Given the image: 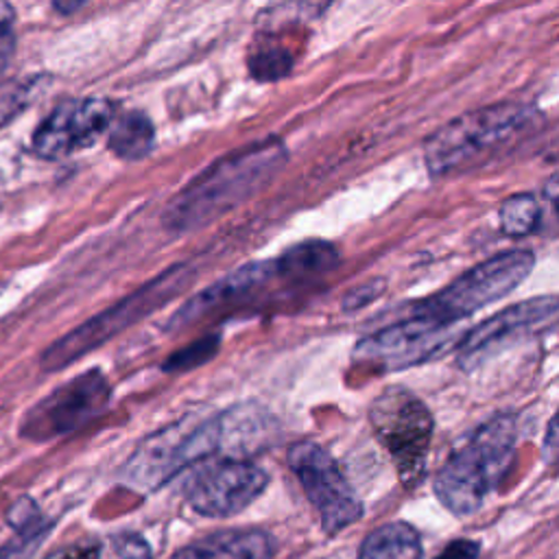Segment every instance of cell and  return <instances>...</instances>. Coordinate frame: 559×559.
Listing matches in <instances>:
<instances>
[{
    "instance_id": "cell-1",
    "label": "cell",
    "mask_w": 559,
    "mask_h": 559,
    "mask_svg": "<svg viewBox=\"0 0 559 559\" xmlns=\"http://www.w3.org/2000/svg\"><path fill=\"white\" fill-rule=\"evenodd\" d=\"M284 159V144L275 138L253 142L221 157L168 203L164 225L170 231L183 234L216 221L266 186Z\"/></svg>"
},
{
    "instance_id": "cell-2",
    "label": "cell",
    "mask_w": 559,
    "mask_h": 559,
    "mask_svg": "<svg viewBox=\"0 0 559 559\" xmlns=\"http://www.w3.org/2000/svg\"><path fill=\"white\" fill-rule=\"evenodd\" d=\"M518 443V421L498 413L456 445L435 478L439 502L454 515L476 513L507 474Z\"/></svg>"
},
{
    "instance_id": "cell-3",
    "label": "cell",
    "mask_w": 559,
    "mask_h": 559,
    "mask_svg": "<svg viewBox=\"0 0 559 559\" xmlns=\"http://www.w3.org/2000/svg\"><path fill=\"white\" fill-rule=\"evenodd\" d=\"M194 282V271L190 264H173L153 280L144 282L135 290H131L127 297L109 306L107 310H100L98 314L90 317L61 338H57L50 347L41 354V369L44 371H59L79 360L81 356L94 352L96 347L105 345L109 338L118 336L133 323L146 319L162 306H166L170 299H175L179 293H183Z\"/></svg>"
},
{
    "instance_id": "cell-4",
    "label": "cell",
    "mask_w": 559,
    "mask_h": 559,
    "mask_svg": "<svg viewBox=\"0 0 559 559\" xmlns=\"http://www.w3.org/2000/svg\"><path fill=\"white\" fill-rule=\"evenodd\" d=\"M535 122L524 105H493L450 120L426 144V164L435 177L465 170L507 148Z\"/></svg>"
},
{
    "instance_id": "cell-5",
    "label": "cell",
    "mask_w": 559,
    "mask_h": 559,
    "mask_svg": "<svg viewBox=\"0 0 559 559\" xmlns=\"http://www.w3.org/2000/svg\"><path fill=\"white\" fill-rule=\"evenodd\" d=\"M212 456L225 459L221 413L205 419L188 415L138 443L124 465L122 478L135 489L151 491L168 483L188 465Z\"/></svg>"
},
{
    "instance_id": "cell-6",
    "label": "cell",
    "mask_w": 559,
    "mask_h": 559,
    "mask_svg": "<svg viewBox=\"0 0 559 559\" xmlns=\"http://www.w3.org/2000/svg\"><path fill=\"white\" fill-rule=\"evenodd\" d=\"M533 266L535 255L528 249L500 251L459 275L443 290L415 301L408 308V314L454 325L480 308L507 297L528 277Z\"/></svg>"
},
{
    "instance_id": "cell-7",
    "label": "cell",
    "mask_w": 559,
    "mask_h": 559,
    "mask_svg": "<svg viewBox=\"0 0 559 559\" xmlns=\"http://www.w3.org/2000/svg\"><path fill=\"white\" fill-rule=\"evenodd\" d=\"M369 424L386 448L400 483L406 489L417 487L426 476L435 428L428 406L415 393L389 386L371 402Z\"/></svg>"
},
{
    "instance_id": "cell-8",
    "label": "cell",
    "mask_w": 559,
    "mask_h": 559,
    "mask_svg": "<svg viewBox=\"0 0 559 559\" xmlns=\"http://www.w3.org/2000/svg\"><path fill=\"white\" fill-rule=\"evenodd\" d=\"M286 461L293 474L299 478L310 504L317 509L321 528L328 535H336L345 526L360 520L362 504L343 476L338 463L323 445L314 441L293 443Z\"/></svg>"
},
{
    "instance_id": "cell-9",
    "label": "cell",
    "mask_w": 559,
    "mask_h": 559,
    "mask_svg": "<svg viewBox=\"0 0 559 559\" xmlns=\"http://www.w3.org/2000/svg\"><path fill=\"white\" fill-rule=\"evenodd\" d=\"M111 400V386L98 369L83 371L39 400L22 421V437L48 441L83 428L105 413Z\"/></svg>"
},
{
    "instance_id": "cell-10",
    "label": "cell",
    "mask_w": 559,
    "mask_h": 559,
    "mask_svg": "<svg viewBox=\"0 0 559 559\" xmlns=\"http://www.w3.org/2000/svg\"><path fill=\"white\" fill-rule=\"evenodd\" d=\"M557 317V297L542 295L518 301L498 310L476 328H472L456 345V365L463 371L478 369L489 356L502 352L511 341L531 334Z\"/></svg>"
},
{
    "instance_id": "cell-11",
    "label": "cell",
    "mask_w": 559,
    "mask_h": 559,
    "mask_svg": "<svg viewBox=\"0 0 559 559\" xmlns=\"http://www.w3.org/2000/svg\"><path fill=\"white\" fill-rule=\"evenodd\" d=\"M269 476L247 459H221L203 467L188 491L190 507L205 518H229L245 511L266 489Z\"/></svg>"
},
{
    "instance_id": "cell-12",
    "label": "cell",
    "mask_w": 559,
    "mask_h": 559,
    "mask_svg": "<svg viewBox=\"0 0 559 559\" xmlns=\"http://www.w3.org/2000/svg\"><path fill=\"white\" fill-rule=\"evenodd\" d=\"M114 118V105L105 98L61 103L33 133V151L46 159L68 157L92 146Z\"/></svg>"
},
{
    "instance_id": "cell-13",
    "label": "cell",
    "mask_w": 559,
    "mask_h": 559,
    "mask_svg": "<svg viewBox=\"0 0 559 559\" xmlns=\"http://www.w3.org/2000/svg\"><path fill=\"white\" fill-rule=\"evenodd\" d=\"M452 343V325L408 314L358 341L354 354L362 360H380L391 367H406L426 360Z\"/></svg>"
},
{
    "instance_id": "cell-14",
    "label": "cell",
    "mask_w": 559,
    "mask_h": 559,
    "mask_svg": "<svg viewBox=\"0 0 559 559\" xmlns=\"http://www.w3.org/2000/svg\"><path fill=\"white\" fill-rule=\"evenodd\" d=\"M273 277H275L273 260H255V262L242 264L236 271H231L229 275H223L207 288H203V290L194 293L190 299H186L181 304V308L175 310L173 317L166 321L164 330L166 332L183 330V328L197 323L199 319L207 317L210 312L249 297L253 290H258Z\"/></svg>"
},
{
    "instance_id": "cell-15",
    "label": "cell",
    "mask_w": 559,
    "mask_h": 559,
    "mask_svg": "<svg viewBox=\"0 0 559 559\" xmlns=\"http://www.w3.org/2000/svg\"><path fill=\"white\" fill-rule=\"evenodd\" d=\"M275 537L260 528L216 531L179 548L170 559H273Z\"/></svg>"
},
{
    "instance_id": "cell-16",
    "label": "cell",
    "mask_w": 559,
    "mask_h": 559,
    "mask_svg": "<svg viewBox=\"0 0 559 559\" xmlns=\"http://www.w3.org/2000/svg\"><path fill=\"white\" fill-rule=\"evenodd\" d=\"M341 258L332 242L328 240H304L286 249L277 260H273L275 277L306 282L317 280L338 266Z\"/></svg>"
},
{
    "instance_id": "cell-17",
    "label": "cell",
    "mask_w": 559,
    "mask_h": 559,
    "mask_svg": "<svg viewBox=\"0 0 559 559\" xmlns=\"http://www.w3.org/2000/svg\"><path fill=\"white\" fill-rule=\"evenodd\" d=\"M358 559H421V537L408 522H386L362 539Z\"/></svg>"
},
{
    "instance_id": "cell-18",
    "label": "cell",
    "mask_w": 559,
    "mask_h": 559,
    "mask_svg": "<svg viewBox=\"0 0 559 559\" xmlns=\"http://www.w3.org/2000/svg\"><path fill=\"white\" fill-rule=\"evenodd\" d=\"M153 140L155 131L151 120L140 111H131L111 129L109 148L122 159H140L153 148Z\"/></svg>"
},
{
    "instance_id": "cell-19",
    "label": "cell",
    "mask_w": 559,
    "mask_h": 559,
    "mask_svg": "<svg viewBox=\"0 0 559 559\" xmlns=\"http://www.w3.org/2000/svg\"><path fill=\"white\" fill-rule=\"evenodd\" d=\"M539 223V203L531 194H513L500 207V227L511 238L528 236Z\"/></svg>"
},
{
    "instance_id": "cell-20",
    "label": "cell",
    "mask_w": 559,
    "mask_h": 559,
    "mask_svg": "<svg viewBox=\"0 0 559 559\" xmlns=\"http://www.w3.org/2000/svg\"><path fill=\"white\" fill-rule=\"evenodd\" d=\"M218 334H212V336H203L186 347H181L179 352H173L164 362H162V371L164 373H173V376H179V373H186L190 369H197L201 365H205L207 360L214 358V354L218 352Z\"/></svg>"
},
{
    "instance_id": "cell-21",
    "label": "cell",
    "mask_w": 559,
    "mask_h": 559,
    "mask_svg": "<svg viewBox=\"0 0 559 559\" xmlns=\"http://www.w3.org/2000/svg\"><path fill=\"white\" fill-rule=\"evenodd\" d=\"M293 57L280 46H262L249 57V70L258 81H277L288 74Z\"/></svg>"
},
{
    "instance_id": "cell-22",
    "label": "cell",
    "mask_w": 559,
    "mask_h": 559,
    "mask_svg": "<svg viewBox=\"0 0 559 559\" xmlns=\"http://www.w3.org/2000/svg\"><path fill=\"white\" fill-rule=\"evenodd\" d=\"M28 94H31L28 83L11 81L0 85V127L13 120L26 107Z\"/></svg>"
},
{
    "instance_id": "cell-23",
    "label": "cell",
    "mask_w": 559,
    "mask_h": 559,
    "mask_svg": "<svg viewBox=\"0 0 559 559\" xmlns=\"http://www.w3.org/2000/svg\"><path fill=\"white\" fill-rule=\"evenodd\" d=\"M384 290V282L382 280H371L362 286H356L352 288L343 299H341V308L343 312H356L360 308H365L367 304L376 301Z\"/></svg>"
},
{
    "instance_id": "cell-24",
    "label": "cell",
    "mask_w": 559,
    "mask_h": 559,
    "mask_svg": "<svg viewBox=\"0 0 559 559\" xmlns=\"http://www.w3.org/2000/svg\"><path fill=\"white\" fill-rule=\"evenodd\" d=\"M111 542L120 559H153L148 542L138 533H118Z\"/></svg>"
},
{
    "instance_id": "cell-25",
    "label": "cell",
    "mask_w": 559,
    "mask_h": 559,
    "mask_svg": "<svg viewBox=\"0 0 559 559\" xmlns=\"http://www.w3.org/2000/svg\"><path fill=\"white\" fill-rule=\"evenodd\" d=\"M13 7L7 0H0V68L7 66L11 59V52L15 48V37H13Z\"/></svg>"
},
{
    "instance_id": "cell-26",
    "label": "cell",
    "mask_w": 559,
    "mask_h": 559,
    "mask_svg": "<svg viewBox=\"0 0 559 559\" xmlns=\"http://www.w3.org/2000/svg\"><path fill=\"white\" fill-rule=\"evenodd\" d=\"M98 555H100V546L96 542H79V544L63 546L46 555L44 559H98Z\"/></svg>"
},
{
    "instance_id": "cell-27",
    "label": "cell",
    "mask_w": 559,
    "mask_h": 559,
    "mask_svg": "<svg viewBox=\"0 0 559 559\" xmlns=\"http://www.w3.org/2000/svg\"><path fill=\"white\" fill-rule=\"evenodd\" d=\"M476 557H478V544L476 542L456 539V542H450L437 559H476Z\"/></svg>"
},
{
    "instance_id": "cell-28",
    "label": "cell",
    "mask_w": 559,
    "mask_h": 559,
    "mask_svg": "<svg viewBox=\"0 0 559 559\" xmlns=\"http://www.w3.org/2000/svg\"><path fill=\"white\" fill-rule=\"evenodd\" d=\"M555 452H557V421L555 417H550L548 421V428H546V439H544V448H542V454L548 463L555 461Z\"/></svg>"
},
{
    "instance_id": "cell-29",
    "label": "cell",
    "mask_w": 559,
    "mask_h": 559,
    "mask_svg": "<svg viewBox=\"0 0 559 559\" xmlns=\"http://www.w3.org/2000/svg\"><path fill=\"white\" fill-rule=\"evenodd\" d=\"M85 2H87V0H52V7H55L59 13L68 15V13L79 11Z\"/></svg>"
}]
</instances>
